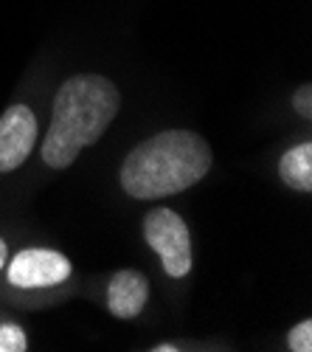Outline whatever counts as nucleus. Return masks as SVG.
<instances>
[{"instance_id":"10","label":"nucleus","mask_w":312,"mask_h":352,"mask_svg":"<svg viewBox=\"0 0 312 352\" xmlns=\"http://www.w3.org/2000/svg\"><path fill=\"white\" fill-rule=\"evenodd\" d=\"M293 107L304 116V119H309V116H312V87H309V85H301L298 91H296V96H293Z\"/></svg>"},{"instance_id":"6","label":"nucleus","mask_w":312,"mask_h":352,"mask_svg":"<svg viewBox=\"0 0 312 352\" xmlns=\"http://www.w3.org/2000/svg\"><path fill=\"white\" fill-rule=\"evenodd\" d=\"M149 282L138 271H119L107 285V310L116 318H135L147 307Z\"/></svg>"},{"instance_id":"2","label":"nucleus","mask_w":312,"mask_h":352,"mask_svg":"<svg viewBox=\"0 0 312 352\" xmlns=\"http://www.w3.org/2000/svg\"><path fill=\"white\" fill-rule=\"evenodd\" d=\"M211 146L191 130H163L141 141L121 164V186L135 200H160L191 189L211 169Z\"/></svg>"},{"instance_id":"9","label":"nucleus","mask_w":312,"mask_h":352,"mask_svg":"<svg viewBox=\"0 0 312 352\" xmlns=\"http://www.w3.org/2000/svg\"><path fill=\"white\" fill-rule=\"evenodd\" d=\"M287 346H290L293 352H312V321H309V318L298 321V324L290 330Z\"/></svg>"},{"instance_id":"3","label":"nucleus","mask_w":312,"mask_h":352,"mask_svg":"<svg viewBox=\"0 0 312 352\" xmlns=\"http://www.w3.org/2000/svg\"><path fill=\"white\" fill-rule=\"evenodd\" d=\"M147 245L160 256V265L169 276L183 279L191 271V237L183 217L172 209H155L144 217Z\"/></svg>"},{"instance_id":"4","label":"nucleus","mask_w":312,"mask_h":352,"mask_svg":"<svg viewBox=\"0 0 312 352\" xmlns=\"http://www.w3.org/2000/svg\"><path fill=\"white\" fill-rule=\"evenodd\" d=\"M73 268L68 256L60 251L48 248H25L9 262V282L23 290H40V287H53L71 279Z\"/></svg>"},{"instance_id":"7","label":"nucleus","mask_w":312,"mask_h":352,"mask_svg":"<svg viewBox=\"0 0 312 352\" xmlns=\"http://www.w3.org/2000/svg\"><path fill=\"white\" fill-rule=\"evenodd\" d=\"M278 175L290 189L309 192L312 189V144H296L281 155Z\"/></svg>"},{"instance_id":"5","label":"nucleus","mask_w":312,"mask_h":352,"mask_svg":"<svg viewBox=\"0 0 312 352\" xmlns=\"http://www.w3.org/2000/svg\"><path fill=\"white\" fill-rule=\"evenodd\" d=\"M37 144V116L25 104H12L0 116V172H14L25 164Z\"/></svg>"},{"instance_id":"11","label":"nucleus","mask_w":312,"mask_h":352,"mask_svg":"<svg viewBox=\"0 0 312 352\" xmlns=\"http://www.w3.org/2000/svg\"><path fill=\"white\" fill-rule=\"evenodd\" d=\"M6 256H9V248H6V240L0 237V271H3V265H6Z\"/></svg>"},{"instance_id":"1","label":"nucleus","mask_w":312,"mask_h":352,"mask_svg":"<svg viewBox=\"0 0 312 352\" xmlns=\"http://www.w3.org/2000/svg\"><path fill=\"white\" fill-rule=\"evenodd\" d=\"M121 107L119 87L107 76H71L53 96L51 124L40 146L43 161L53 169L71 166L84 146L96 144Z\"/></svg>"},{"instance_id":"8","label":"nucleus","mask_w":312,"mask_h":352,"mask_svg":"<svg viewBox=\"0 0 312 352\" xmlns=\"http://www.w3.org/2000/svg\"><path fill=\"white\" fill-rule=\"evenodd\" d=\"M25 349H28L25 333L12 321H3L0 324V352H25Z\"/></svg>"}]
</instances>
